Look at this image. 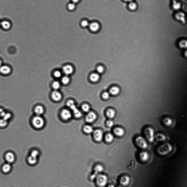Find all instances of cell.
I'll return each mask as SVG.
<instances>
[{"label": "cell", "mask_w": 187, "mask_h": 187, "mask_svg": "<svg viewBox=\"0 0 187 187\" xmlns=\"http://www.w3.org/2000/svg\"><path fill=\"white\" fill-rule=\"evenodd\" d=\"M94 180L97 186L99 187H104L107 185L108 179L106 175L101 173L97 175Z\"/></svg>", "instance_id": "6da1fadb"}, {"label": "cell", "mask_w": 187, "mask_h": 187, "mask_svg": "<svg viewBox=\"0 0 187 187\" xmlns=\"http://www.w3.org/2000/svg\"><path fill=\"white\" fill-rule=\"evenodd\" d=\"M32 123L34 127L40 129L43 127L45 121L43 117L37 115L33 118Z\"/></svg>", "instance_id": "7a4b0ae2"}, {"label": "cell", "mask_w": 187, "mask_h": 187, "mask_svg": "<svg viewBox=\"0 0 187 187\" xmlns=\"http://www.w3.org/2000/svg\"><path fill=\"white\" fill-rule=\"evenodd\" d=\"M60 115L62 119L65 121L71 119L73 115L70 111L67 109H62L60 112Z\"/></svg>", "instance_id": "3957f363"}, {"label": "cell", "mask_w": 187, "mask_h": 187, "mask_svg": "<svg viewBox=\"0 0 187 187\" xmlns=\"http://www.w3.org/2000/svg\"><path fill=\"white\" fill-rule=\"evenodd\" d=\"M135 143L137 145L142 149H146L148 147V144L145 139L141 136H139L136 138Z\"/></svg>", "instance_id": "277c9868"}, {"label": "cell", "mask_w": 187, "mask_h": 187, "mask_svg": "<svg viewBox=\"0 0 187 187\" xmlns=\"http://www.w3.org/2000/svg\"><path fill=\"white\" fill-rule=\"evenodd\" d=\"M97 116L95 113L89 112L87 113L85 118V121L88 123L93 122L96 119Z\"/></svg>", "instance_id": "5b68a950"}, {"label": "cell", "mask_w": 187, "mask_h": 187, "mask_svg": "<svg viewBox=\"0 0 187 187\" xmlns=\"http://www.w3.org/2000/svg\"><path fill=\"white\" fill-rule=\"evenodd\" d=\"M144 133L146 137L149 141L152 142L153 141L154 132L152 128L150 127L146 128Z\"/></svg>", "instance_id": "8992f818"}, {"label": "cell", "mask_w": 187, "mask_h": 187, "mask_svg": "<svg viewBox=\"0 0 187 187\" xmlns=\"http://www.w3.org/2000/svg\"><path fill=\"white\" fill-rule=\"evenodd\" d=\"M93 136L95 140L97 142H100L102 141L103 137V133L102 130L97 129L94 131Z\"/></svg>", "instance_id": "52a82bcc"}, {"label": "cell", "mask_w": 187, "mask_h": 187, "mask_svg": "<svg viewBox=\"0 0 187 187\" xmlns=\"http://www.w3.org/2000/svg\"><path fill=\"white\" fill-rule=\"evenodd\" d=\"M131 181V179L129 176L127 175H123L119 179V183L121 185L126 186L129 184Z\"/></svg>", "instance_id": "ba28073f"}, {"label": "cell", "mask_w": 187, "mask_h": 187, "mask_svg": "<svg viewBox=\"0 0 187 187\" xmlns=\"http://www.w3.org/2000/svg\"><path fill=\"white\" fill-rule=\"evenodd\" d=\"M51 98L55 102H60L62 100V94L57 90L52 92L51 95Z\"/></svg>", "instance_id": "9c48e42d"}, {"label": "cell", "mask_w": 187, "mask_h": 187, "mask_svg": "<svg viewBox=\"0 0 187 187\" xmlns=\"http://www.w3.org/2000/svg\"><path fill=\"white\" fill-rule=\"evenodd\" d=\"M5 158L7 162L10 164L14 162L15 160L14 154L11 152H7L5 155Z\"/></svg>", "instance_id": "30bf717a"}, {"label": "cell", "mask_w": 187, "mask_h": 187, "mask_svg": "<svg viewBox=\"0 0 187 187\" xmlns=\"http://www.w3.org/2000/svg\"><path fill=\"white\" fill-rule=\"evenodd\" d=\"M149 154L147 152L143 151L139 153V158L142 162H145L149 160Z\"/></svg>", "instance_id": "8fae6325"}, {"label": "cell", "mask_w": 187, "mask_h": 187, "mask_svg": "<svg viewBox=\"0 0 187 187\" xmlns=\"http://www.w3.org/2000/svg\"><path fill=\"white\" fill-rule=\"evenodd\" d=\"M176 20L183 23L186 22L185 14L183 12H179L176 14L175 16Z\"/></svg>", "instance_id": "7c38bea8"}, {"label": "cell", "mask_w": 187, "mask_h": 187, "mask_svg": "<svg viewBox=\"0 0 187 187\" xmlns=\"http://www.w3.org/2000/svg\"><path fill=\"white\" fill-rule=\"evenodd\" d=\"M63 72L65 74L68 75L72 74L73 72V68L72 66L67 65L65 66L63 68Z\"/></svg>", "instance_id": "4fadbf2b"}, {"label": "cell", "mask_w": 187, "mask_h": 187, "mask_svg": "<svg viewBox=\"0 0 187 187\" xmlns=\"http://www.w3.org/2000/svg\"><path fill=\"white\" fill-rule=\"evenodd\" d=\"M104 170L102 166L100 164H97L94 166L93 168V174L96 176L99 174L101 173Z\"/></svg>", "instance_id": "5bb4252c"}, {"label": "cell", "mask_w": 187, "mask_h": 187, "mask_svg": "<svg viewBox=\"0 0 187 187\" xmlns=\"http://www.w3.org/2000/svg\"><path fill=\"white\" fill-rule=\"evenodd\" d=\"M35 111L37 115L40 116L43 114L44 110L42 106L38 105L35 107Z\"/></svg>", "instance_id": "9a60e30c"}, {"label": "cell", "mask_w": 187, "mask_h": 187, "mask_svg": "<svg viewBox=\"0 0 187 187\" xmlns=\"http://www.w3.org/2000/svg\"><path fill=\"white\" fill-rule=\"evenodd\" d=\"M10 72H11V69L10 68L7 66H2L0 67V72L2 74H8Z\"/></svg>", "instance_id": "2e32d148"}, {"label": "cell", "mask_w": 187, "mask_h": 187, "mask_svg": "<svg viewBox=\"0 0 187 187\" xmlns=\"http://www.w3.org/2000/svg\"><path fill=\"white\" fill-rule=\"evenodd\" d=\"M89 27L91 31L93 32H96L99 30L100 26L98 23L94 22L89 25Z\"/></svg>", "instance_id": "e0dca14e"}, {"label": "cell", "mask_w": 187, "mask_h": 187, "mask_svg": "<svg viewBox=\"0 0 187 187\" xmlns=\"http://www.w3.org/2000/svg\"><path fill=\"white\" fill-rule=\"evenodd\" d=\"M83 130L84 133L88 134L93 133L94 131L93 128L88 125H86L83 126Z\"/></svg>", "instance_id": "ac0fdd59"}, {"label": "cell", "mask_w": 187, "mask_h": 187, "mask_svg": "<svg viewBox=\"0 0 187 187\" xmlns=\"http://www.w3.org/2000/svg\"><path fill=\"white\" fill-rule=\"evenodd\" d=\"M114 132L115 135L118 136H123L124 133V131L122 128L116 127L114 130Z\"/></svg>", "instance_id": "d6986e66"}, {"label": "cell", "mask_w": 187, "mask_h": 187, "mask_svg": "<svg viewBox=\"0 0 187 187\" xmlns=\"http://www.w3.org/2000/svg\"><path fill=\"white\" fill-rule=\"evenodd\" d=\"M72 111L73 115L75 118H79L82 116V112L77 108H76Z\"/></svg>", "instance_id": "ffe728a7"}, {"label": "cell", "mask_w": 187, "mask_h": 187, "mask_svg": "<svg viewBox=\"0 0 187 187\" xmlns=\"http://www.w3.org/2000/svg\"><path fill=\"white\" fill-rule=\"evenodd\" d=\"M120 91L119 88L117 86H114L110 89L109 93L112 95H116L119 93Z\"/></svg>", "instance_id": "44dd1931"}, {"label": "cell", "mask_w": 187, "mask_h": 187, "mask_svg": "<svg viewBox=\"0 0 187 187\" xmlns=\"http://www.w3.org/2000/svg\"><path fill=\"white\" fill-rule=\"evenodd\" d=\"M1 26L5 30H8L11 27V24L8 21L4 20L1 22Z\"/></svg>", "instance_id": "7402d4cb"}, {"label": "cell", "mask_w": 187, "mask_h": 187, "mask_svg": "<svg viewBox=\"0 0 187 187\" xmlns=\"http://www.w3.org/2000/svg\"><path fill=\"white\" fill-rule=\"evenodd\" d=\"M99 75L98 73H93L91 74L90 77V80L92 82H97L99 80Z\"/></svg>", "instance_id": "603a6c76"}, {"label": "cell", "mask_w": 187, "mask_h": 187, "mask_svg": "<svg viewBox=\"0 0 187 187\" xmlns=\"http://www.w3.org/2000/svg\"><path fill=\"white\" fill-rule=\"evenodd\" d=\"M11 167L10 164L7 163L2 166V170L3 172L5 173L9 172L11 170Z\"/></svg>", "instance_id": "cb8c5ba5"}, {"label": "cell", "mask_w": 187, "mask_h": 187, "mask_svg": "<svg viewBox=\"0 0 187 187\" xmlns=\"http://www.w3.org/2000/svg\"><path fill=\"white\" fill-rule=\"evenodd\" d=\"M38 159V158L30 156L28 158V161L29 164L32 165H34L37 163Z\"/></svg>", "instance_id": "d4e9b609"}, {"label": "cell", "mask_w": 187, "mask_h": 187, "mask_svg": "<svg viewBox=\"0 0 187 187\" xmlns=\"http://www.w3.org/2000/svg\"><path fill=\"white\" fill-rule=\"evenodd\" d=\"M115 111L112 109H108L106 111V114L107 116L110 118L114 117L115 115Z\"/></svg>", "instance_id": "484cf974"}, {"label": "cell", "mask_w": 187, "mask_h": 187, "mask_svg": "<svg viewBox=\"0 0 187 187\" xmlns=\"http://www.w3.org/2000/svg\"><path fill=\"white\" fill-rule=\"evenodd\" d=\"M81 109L83 112L87 113L90 112V107L88 104L85 103L81 105Z\"/></svg>", "instance_id": "4316f807"}, {"label": "cell", "mask_w": 187, "mask_h": 187, "mask_svg": "<svg viewBox=\"0 0 187 187\" xmlns=\"http://www.w3.org/2000/svg\"><path fill=\"white\" fill-rule=\"evenodd\" d=\"M172 6L174 9L177 10L180 9L181 4L180 2L176 0H173Z\"/></svg>", "instance_id": "83f0119b"}, {"label": "cell", "mask_w": 187, "mask_h": 187, "mask_svg": "<svg viewBox=\"0 0 187 187\" xmlns=\"http://www.w3.org/2000/svg\"><path fill=\"white\" fill-rule=\"evenodd\" d=\"M114 139V136L111 133H108L105 136V140L108 143H111Z\"/></svg>", "instance_id": "f1b7e54d"}, {"label": "cell", "mask_w": 187, "mask_h": 187, "mask_svg": "<svg viewBox=\"0 0 187 187\" xmlns=\"http://www.w3.org/2000/svg\"><path fill=\"white\" fill-rule=\"evenodd\" d=\"M179 45L181 48H187V40L184 39L181 40L179 42Z\"/></svg>", "instance_id": "f546056e"}, {"label": "cell", "mask_w": 187, "mask_h": 187, "mask_svg": "<svg viewBox=\"0 0 187 187\" xmlns=\"http://www.w3.org/2000/svg\"><path fill=\"white\" fill-rule=\"evenodd\" d=\"M128 7L131 10H134L137 8V5L135 2L132 1L130 2L128 5Z\"/></svg>", "instance_id": "4dcf8cb0"}, {"label": "cell", "mask_w": 187, "mask_h": 187, "mask_svg": "<svg viewBox=\"0 0 187 187\" xmlns=\"http://www.w3.org/2000/svg\"><path fill=\"white\" fill-rule=\"evenodd\" d=\"M39 155V151L37 150H34L31 152L30 156L38 158Z\"/></svg>", "instance_id": "1f68e13d"}, {"label": "cell", "mask_w": 187, "mask_h": 187, "mask_svg": "<svg viewBox=\"0 0 187 187\" xmlns=\"http://www.w3.org/2000/svg\"><path fill=\"white\" fill-rule=\"evenodd\" d=\"M70 81V78L67 76H64L62 79V82L63 84L66 85L69 83Z\"/></svg>", "instance_id": "d6a6232c"}, {"label": "cell", "mask_w": 187, "mask_h": 187, "mask_svg": "<svg viewBox=\"0 0 187 187\" xmlns=\"http://www.w3.org/2000/svg\"><path fill=\"white\" fill-rule=\"evenodd\" d=\"M66 105L68 108L70 109L71 107L75 105V102L73 100L70 99L68 100L66 102Z\"/></svg>", "instance_id": "836d02e7"}, {"label": "cell", "mask_w": 187, "mask_h": 187, "mask_svg": "<svg viewBox=\"0 0 187 187\" xmlns=\"http://www.w3.org/2000/svg\"><path fill=\"white\" fill-rule=\"evenodd\" d=\"M60 84L57 81H55L52 83V87L55 90H57L60 87Z\"/></svg>", "instance_id": "e575fe53"}, {"label": "cell", "mask_w": 187, "mask_h": 187, "mask_svg": "<svg viewBox=\"0 0 187 187\" xmlns=\"http://www.w3.org/2000/svg\"><path fill=\"white\" fill-rule=\"evenodd\" d=\"M164 122L165 125L168 126H169L172 124V121L170 118H167L164 120Z\"/></svg>", "instance_id": "d590c367"}, {"label": "cell", "mask_w": 187, "mask_h": 187, "mask_svg": "<svg viewBox=\"0 0 187 187\" xmlns=\"http://www.w3.org/2000/svg\"><path fill=\"white\" fill-rule=\"evenodd\" d=\"M7 124V121L2 118L0 119V126L2 127H4Z\"/></svg>", "instance_id": "8d00e7d4"}, {"label": "cell", "mask_w": 187, "mask_h": 187, "mask_svg": "<svg viewBox=\"0 0 187 187\" xmlns=\"http://www.w3.org/2000/svg\"><path fill=\"white\" fill-rule=\"evenodd\" d=\"M97 73L101 74L103 72L104 70V68L102 66L99 65L97 68Z\"/></svg>", "instance_id": "74e56055"}, {"label": "cell", "mask_w": 187, "mask_h": 187, "mask_svg": "<svg viewBox=\"0 0 187 187\" xmlns=\"http://www.w3.org/2000/svg\"><path fill=\"white\" fill-rule=\"evenodd\" d=\"M110 94L109 92H104L102 94V98L104 99H108L110 97Z\"/></svg>", "instance_id": "f35d334b"}, {"label": "cell", "mask_w": 187, "mask_h": 187, "mask_svg": "<svg viewBox=\"0 0 187 187\" xmlns=\"http://www.w3.org/2000/svg\"><path fill=\"white\" fill-rule=\"evenodd\" d=\"M68 8L70 10H74L75 8V4L73 2L69 3L68 5Z\"/></svg>", "instance_id": "ab89813d"}, {"label": "cell", "mask_w": 187, "mask_h": 187, "mask_svg": "<svg viewBox=\"0 0 187 187\" xmlns=\"http://www.w3.org/2000/svg\"><path fill=\"white\" fill-rule=\"evenodd\" d=\"M62 75L61 73L58 71H56L54 73L55 77L57 78H59L61 77Z\"/></svg>", "instance_id": "60d3db41"}, {"label": "cell", "mask_w": 187, "mask_h": 187, "mask_svg": "<svg viewBox=\"0 0 187 187\" xmlns=\"http://www.w3.org/2000/svg\"><path fill=\"white\" fill-rule=\"evenodd\" d=\"M10 117H11V114L10 113H6L5 112L4 113L3 116L2 117L3 119L6 120L9 119Z\"/></svg>", "instance_id": "b9f144b4"}, {"label": "cell", "mask_w": 187, "mask_h": 187, "mask_svg": "<svg viewBox=\"0 0 187 187\" xmlns=\"http://www.w3.org/2000/svg\"><path fill=\"white\" fill-rule=\"evenodd\" d=\"M81 25L82 27H86L89 25V23L87 21L83 20L81 22Z\"/></svg>", "instance_id": "7bdbcfd3"}, {"label": "cell", "mask_w": 187, "mask_h": 187, "mask_svg": "<svg viewBox=\"0 0 187 187\" xmlns=\"http://www.w3.org/2000/svg\"><path fill=\"white\" fill-rule=\"evenodd\" d=\"M107 125L109 127H112L114 125V123L111 120H108L107 122Z\"/></svg>", "instance_id": "ee69618b"}, {"label": "cell", "mask_w": 187, "mask_h": 187, "mask_svg": "<svg viewBox=\"0 0 187 187\" xmlns=\"http://www.w3.org/2000/svg\"><path fill=\"white\" fill-rule=\"evenodd\" d=\"M5 112H4L3 110L1 108H0V117L3 116Z\"/></svg>", "instance_id": "f6af8a7d"}, {"label": "cell", "mask_w": 187, "mask_h": 187, "mask_svg": "<svg viewBox=\"0 0 187 187\" xmlns=\"http://www.w3.org/2000/svg\"><path fill=\"white\" fill-rule=\"evenodd\" d=\"M73 2L74 3H77V2L79 1L80 0H72Z\"/></svg>", "instance_id": "bcb514c9"}, {"label": "cell", "mask_w": 187, "mask_h": 187, "mask_svg": "<svg viewBox=\"0 0 187 187\" xmlns=\"http://www.w3.org/2000/svg\"><path fill=\"white\" fill-rule=\"evenodd\" d=\"M184 55H185V56L187 57V49L186 50L185 52H184Z\"/></svg>", "instance_id": "7dc6e473"}, {"label": "cell", "mask_w": 187, "mask_h": 187, "mask_svg": "<svg viewBox=\"0 0 187 187\" xmlns=\"http://www.w3.org/2000/svg\"><path fill=\"white\" fill-rule=\"evenodd\" d=\"M124 1L128 2H130L132 1V0H123Z\"/></svg>", "instance_id": "c3c4849f"}, {"label": "cell", "mask_w": 187, "mask_h": 187, "mask_svg": "<svg viewBox=\"0 0 187 187\" xmlns=\"http://www.w3.org/2000/svg\"><path fill=\"white\" fill-rule=\"evenodd\" d=\"M108 187H115L112 184H111L108 186Z\"/></svg>", "instance_id": "681fc988"}, {"label": "cell", "mask_w": 187, "mask_h": 187, "mask_svg": "<svg viewBox=\"0 0 187 187\" xmlns=\"http://www.w3.org/2000/svg\"><path fill=\"white\" fill-rule=\"evenodd\" d=\"M2 65V62L1 61V60H0V67H1V66Z\"/></svg>", "instance_id": "f907efd6"}, {"label": "cell", "mask_w": 187, "mask_h": 187, "mask_svg": "<svg viewBox=\"0 0 187 187\" xmlns=\"http://www.w3.org/2000/svg\"><path fill=\"white\" fill-rule=\"evenodd\" d=\"M117 187H123V186H119Z\"/></svg>", "instance_id": "816d5d0a"}, {"label": "cell", "mask_w": 187, "mask_h": 187, "mask_svg": "<svg viewBox=\"0 0 187 187\" xmlns=\"http://www.w3.org/2000/svg\"><path fill=\"white\" fill-rule=\"evenodd\" d=\"M1 22L0 21V26H1Z\"/></svg>", "instance_id": "f5cc1de1"}, {"label": "cell", "mask_w": 187, "mask_h": 187, "mask_svg": "<svg viewBox=\"0 0 187 187\" xmlns=\"http://www.w3.org/2000/svg\"><path fill=\"white\" fill-rule=\"evenodd\" d=\"M179 0L183 1L184 0Z\"/></svg>", "instance_id": "db71d44e"}, {"label": "cell", "mask_w": 187, "mask_h": 187, "mask_svg": "<svg viewBox=\"0 0 187 187\" xmlns=\"http://www.w3.org/2000/svg\"></svg>", "instance_id": "11a10c76"}]
</instances>
